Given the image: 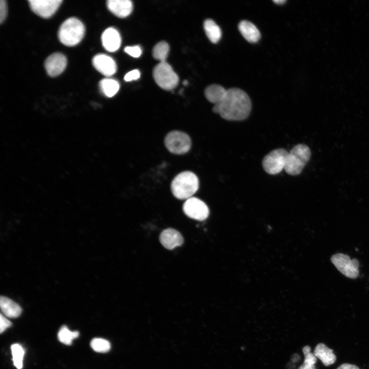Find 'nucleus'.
<instances>
[{
    "label": "nucleus",
    "instance_id": "obj_1",
    "mask_svg": "<svg viewBox=\"0 0 369 369\" xmlns=\"http://www.w3.org/2000/svg\"><path fill=\"white\" fill-rule=\"evenodd\" d=\"M251 108L248 94L240 89L232 88L227 90L225 96L214 105L212 110L227 120L241 121L249 116Z\"/></svg>",
    "mask_w": 369,
    "mask_h": 369
},
{
    "label": "nucleus",
    "instance_id": "obj_2",
    "mask_svg": "<svg viewBox=\"0 0 369 369\" xmlns=\"http://www.w3.org/2000/svg\"><path fill=\"white\" fill-rule=\"evenodd\" d=\"M199 188V179L192 172L183 171L172 180L171 190L174 196L180 200L192 197Z\"/></svg>",
    "mask_w": 369,
    "mask_h": 369
},
{
    "label": "nucleus",
    "instance_id": "obj_3",
    "mask_svg": "<svg viewBox=\"0 0 369 369\" xmlns=\"http://www.w3.org/2000/svg\"><path fill=\"white\" fill-rule=\"evenodd\" d=\"M311 156V150L308 146L301 144L296 145L286 155L284 171L290 175L300 174Z\"/></svg>",
    "mask_w": 369,
    "mask_h": 369
},
{
    "label": "nucleus",
    "instance_id": "obj_4",
    "mask_svg": "<svg viewBox=\"0 0 369 369\" xmlns=\"http://www.w3.org/2000/svg\"><path fill=\"white\" fill-rule=\"evenodd\" d=\"M85 27L83 23L75 17H70L60 25L58 36L60 42L65 46L72 47L78 44L83 38Z\"/></svg>",
    "mask_w": 369,
    "mask_h": 369
},
{
    "label": "nucleus",
    "instance_id": "obj_5",
    "mask_svg": "<svg viewBox=\"0 0 369 369\" xmlns=\"http://www.w3.org/2000/svg\"><path fill=\"white\" fill-rule=\"evenodd\" d=\"M153 76L157 85L166 90H173L179 83L177 74L166 61L160 62L155 66Z\"/></svg>",
    "mask_w": 369,
    "mask_h": 369
},
{
    "label": "nucleus",
    "instance_id": "obj_6",
    "mask_svg": "<svg viewBox=\"0 0 369 369\" xmlns=\"http://www.w3.org/2000/svg\"><path fill=\"white\" fill-rule=\"evenodd\" d=\"M164 144L169 152L176 155H182L189 151L192 145L191 139L186 133L174 130L166 136Z\"/></svg>",
    "mask_w": 369,
    "mask_h": 369
},
{
    "label": "nucleus",
    "instance_id": "obj_7",
    "mask_svg": "<svg viewBox=\"0 0 369 369\" xmlns=\"http://www.w3.org/2000/svg\"><path fill=\"white\" fill-rule=\"evenodd\" d=\"M288 151L279 148L271 151L265 156L262 162L264 170L270 175H276L284 170L285 157Z\"/></svg>",
    "mask_w": 369,
    "mask_h": 369
},
{
    "label": "nucleus",
    "instance_id": "obj_8",
    "mask_svg": "<svg viewBox=\"0 0 369 369\" xmlns=\"http://www.w3.org/2000/svg\"><path fill=\"white\" fill-rule=\"evenodd\" d=\"M331 261L345 276L352 279H355L358 276L359 263L357 259H351L347 255L337 253L332 255Z\"/></svg>",
    "mask_w": 369,
    "mask_h": 369
},
{
    "label": "nucleus",
    "instance_id": "obj_9",
    "mask_svg": "<svg viewBox=\"0 0 369 369\" xmlns=\"http://www.w3.org/2000/svg\"><path fill=\"white\" fill-rule=\"evenodd\" d=\"M182 210L188 217L199 221L205 220L209 214V208L207 204L201 200L194 197L186 200Z\"/></svg>",
    "mask_w": 369,
    "mask_h": 369
},
{
    "label": "nucleus",
    "instance_id": "obj_10",
    "mask_svg": "<svg viewBox=\"0 0 369 369\" xmlns=\"http://www.w3.org/2000/svg\"><path fill=\"white\" fill-rule=\"evenodd\" d=\"M61 0H29L31 10L38 16L48 18L52 16L62 3Z\"/></svg>",
    "mask_w": 369,
    "mask_h": 369
},
{
    "label": "nucleus",
    "instance_id": "obj_11",
    "mask_svg": "<svg viewBox=\"0 0 369 369\" xmlns=\"http://www.w3.org/2000/svg\"><path fill=\"white\" fill-rule=\"evenodd\" d=\"M67 60L60 53H54L47 57L45 62V68L47 74L51 77L60 74L65 69Z\"/></svg>",
    "mask_w": 369,
    "mask_h": 369
},
{
    "label": "nucleus",
    "instance_id": "obj_12",
    "mask_svg": "<svg viewBox=\"0 0 369 369\" xmlns=\"http://www.w3.org/2000/svg\"><path fill=\"white\" fill-rule=\"evenodd\" d=\"M92 63L94 67L102 75L109 77L115 74L117 65L114 60L105 54H98L94 56Z\"/></svg>",
    "mask_w": 369,
    "mask_h": 369
},
{
    "label": "nucleus",
    "instance_id": "obj_13",
    "mask_svg": "<svg viewBox=\"0 0 369 369\" xmlns=\"http://www.w3.org/2000/svg\"><path fill=\"white\" fill-rule=\"evenodd\" d=\"M101 42L103 47L107 51L114 52L120 47L121 39L118 31L114 28L110 27L102 33Z\"/></svg>",
    "mask_w": 369,
    "mask_h": 369
},
{
    "label": "nucleus",
    "instance_id": "obj_14",
    "mask_svg": "<svg viewBox=\"0 0 369 369\" xmlns=\"http://www.w3.org/2000/svg\"><path fill=\"white\" fill-rule=\"evenodd\" d=\"M159 240L161 244L167 249L172 250L181 245L183 238L181 234L172 228L164 230L160 234Z\"/></svg>",
    "mask_w": 369,
    "mask_h": 369
},
{
    "label": "nucleus",
    "instance_id": "obj_15",
    "mask_svg": "<svg viewBox=\"0 0 369 369\" xmlns=\"http://www.w3.org/2000/svg\"><path fill=\"white\" fill-rule=\"evenodd\" d=\"M107 6L111 12L120 18L128 16L133 9L132 2L130 0H108Z\"/></svg>",
    "mask_w": 369,
    "mask_h": 369
},
{
    "label": "nucleus",
    "instance_id": "obj_16",
    "mask_svg": "<svg viewBox=\"0 0 369 369\" xmlns=\"http://www.w3.org/2000/svg\"><path fill=\"white\" fill-rule=\"evenodd\" d=\"M238 27L241 35L248 42L256 43L260 39V33L252 23L243 20L238 24Z\"/></svg>",
    "mask_w": 369,
    "mask_h": 369
},
{
    "label": "nucleus",
    "instance_id": "obj_17",
    "mask_svg": "<svg viewBox=\"0 0 369 369\" xmlns=\"http://www.w3.org/2000/svg\"><path fill=\"white\" fill-rule=\"evenodd\" d=\"M313 353L326 366L333 364L336 360L333 350L323 343H318L316 346Z\"/></svg>",
    "mask_w": 369,
    "mask_h": 369
},
{
    "label": "nucleus",
    "instance_id": "obj_18",
    "mask_svg": "<svg viewBox=\"0 0 369 369\" xmlns=\"http://www.w3.org/2000/svg\"><path fill=\"white\" fill-rule=\"evenodd\" d=\"M0 306L2 312L7 317L17 318L22 312L21 307L17 303L5 296L1 297Z\"/></svg>",
    "mask_w": 369,
    "mask_h": 369
},
{
    "label": "nucleus",
    "instance_id": "obj_19",
    "mask_svg": "<svg viewBox=\"0 0 369 369\" xmlns=\"http://www.w3.org/2000/svg\"><path fill=\"white\" fill-rule=\"evenodd\" d=\"M227 90L219 85L212 84L206 88L204 95L210 102L215 105L223 98L226 94Z\"/></svg>",
    "mask_w": 369,
    "mask_h": 369
},
{
    "label": "nucleus",
    "instance_id": "obj_20",
    "mask_svg": "<svg viewBox=\"0 0 369 369\" xmlns=\"http://www.w3.org/2000/svg\"><path fill=\"white\" fill-rule=\"evenodd\" d=\"M203 28L209 40L214 44L217 43L222 35L221 30L216 23L211 19H207L203 23Z\"/></svg>",
    "mask_w": 369,
    "mask_h": 369
},
{
    "label": "nucleus",
    "instance_id": "obj_21",
    "mask_svg": "<svg viewBox=\"0 0 369 369\" xmlns=\"http://www.w3.org/2000/svg\"><path fill=\"white\" fill-rule=\"evenodd\" d=\"M99 86L102 93L108 97H113L119 89V84L118 81L109 78L101 80Z\"/></svg>",
    "mask_w": 369,
    "mask_h": 369
},
{
    "label": "nucleus",
    "instance_id": "obj_22",
    "mask_svg": "<svg viewBox=\"0 0 369 369\" xmlns=\"http://www.w3.org/2000/svg\"><path fill=\"white\" fill-rule=\"evenodd\" d=\"M170 50L169 44L161 41L158 43L153 48L152 54L153 57L160 62H165Z\"/></svg>",
    "mask_w": 369,
    "mask_h": 369
},
{
    "label": "nucleus",
    "instance_id": "obj_23",
    "mask_svg": "<svg viewBox=\"0 0 369 369\" xmlns=\"http://www.w3.org/2000/svg\"><path fill=\"white\" fill-rule=\"evenodd\" d=\"M79 336L78 331H71L66 325H63L59 329L57 337L60 342L66 344L71 345L72 341Z\"/></svg>",
    "mask_w": 369,
    "mask_h": 369
},
{
    "label": "nucleus",
    "instance_id": "obj_24",
    "mask_svg": "<svg viewBox=\"0 0 369 369\" xmlns=\"http://www.w3.org/2000/svg\"><path fill=\"white\" fill-rule=\"evenodd\" d=\"M11 351L14 365L17 369H22L25 355L24 348L20 344L14 343L11 345Z\"/></svg>",
    "mask_w": 369,
    "mask_h": 369
},
{
    "label": "nucleus",
    "instance_id": "obj_25",
    "mask_svg": "<svg viewBox=\"0 0 369 369\" xmlns=\"http://www.w3.org/2000/svg\"><path fill=\"white\" fill-rule=\"evenodd\" d=\"M302 352L304 356L303 363L298 369H316L315 364L317 358L314 353L311 352V347L306 345L303 347Z\"/></svg>",
    "mask_w": 369,
    "mask_h": 369
},
{
    "label": "nucleus",
    "instance_id": "obj_26",
    "mask_svg": "<svg viewBox=\"0 0 369 369\" xmlns=\"http://www.w3.org/2000/svg\"><path fill=\"white\" fill-rule=\"evenodd\" d=\"M90 346L94 351L98 353H106L111 348L110 342L100 338H95L92 339Z\"/></svg>",
    "mask_w": 369,
    "mask_h": 369
},
{
    "label": "nucleus",
    "instance_id": "obj_27",
    "mask_svg": "<svg viewBox=\"0 0 369 369\" xmlns=\"http://www.w3.org/2000/svg\"><path fill=\"white\" fill-rule=\"evenodd\" d=\"M124 51L128 54L136 58L139 57L142 53L141 49L139 46L126 47L125 48Z\"/></svg>",
    "mask_w": 369,
    "mask_h": 369
},
{
    "label": "nucleus",
    "instance_id": "obj_28",
    "mask_svg": "<svg viewBox=\"0 0 369 369\" xmlns=\"http://www.w3.org/2000/svg\"><path fill=\"white\" fill-rule=\"evenodd\" d=\"M140 76V72L137 69H134L128 72L124 77L126 81H130L138 79Z\"/></svg>",
    "mask_w": 369,
    "mask_h": 369
},
{
    "label": "nucleus",
    "instance_id": "obj_29",
    "mask_svg": "<svg viewBox=\"0 0 369 369\" xmlns=\"http://www.w3.org/2000/svg\"><path fill=\"white\" fill-rule=\"evenodd\" d=\"M7 14V6L6 2L4 0L0 1V23L5 20Z\"/></svg>",
    "mask_w": 369,
    "mask_h": 369
},
{
    "label": "nucleus",
    "instance_id": "obj_30",
    "mask_svg": "<svg viewBox=\"0 0 369 369\" xmlns=\"http://www.w3.org/2000/svg\"><path fill=\"white\" fill-rule=\"evenodd\" d=\"M11 322L4 317L2 314L0 315V332L2 333L7 328L11 325Z\"/></svg>",
    "mask_w": 369,
    "mask_h": 369
},
{
    "label": "nucleus",
    "instance_id": "obj_31",
    "mask_svg": "<svg viewBox=\"0 0 369 369\" xmlns=\"http://www.w3.org/2000/svg\"><path fill=\"white\" fill-rule=\"evenodd\" d=\"M336 369H360L357 366L350 363H343Z\"/></svg>",
    "mask_w": 369,
    "mask_h": 369
},
{
    "label": "nucleus",
    "instance_id": "obj_32",
    "mask_svg": "<svg viewBox=\"0 0 369 369\" xmlns=\"http://www.w3.org/2000/svg\"><path fill=\"white\" fill-rule=\"evenodd\" d=\"M273 1L275 4L278 5H282L285 2H286L285 0H273Z\"/></svg>",
    "mask_w": 369,
    "mask_h": 369
},
{
    "label": "nucleus",
    "instance_id": "obj_33",
    "mask_svg": "<svg viewBox=\"0 0 369 369\" xmlns=\"http://www.w3.org/2000/svg\"><path fill=\"white\" fill-rule=\"evenodd\" d=\"M188 84V81L187 80H184L183 81V84L184 85H187Z\"/></svg>",
    "mask_w": 369,
    "mask_h": 369
}]
</instances>
